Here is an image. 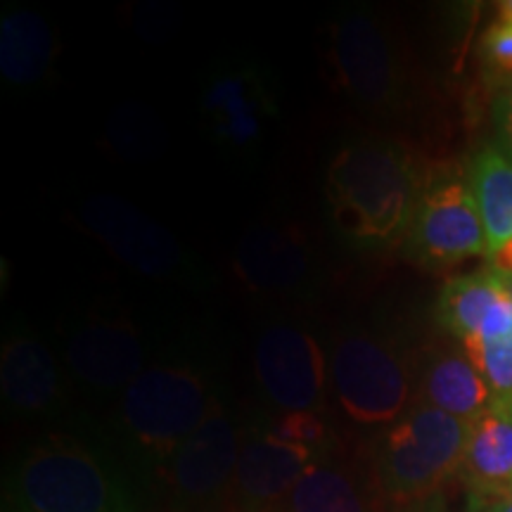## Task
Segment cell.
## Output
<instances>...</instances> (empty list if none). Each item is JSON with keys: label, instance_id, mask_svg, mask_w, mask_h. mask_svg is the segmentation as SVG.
<instances>
[{"label": "cell", "instance_id": "6da1fadb", "mask_svg": "<svg viewBox=\"0 0 512 512\" xmlns=\"http://www.w3.org/2000/svg\"><path fill=\"white\" fill-rule=\"evenodd\" d=\"M325 190L337 228L358 245L382 247L406 238L427 185L401 143L361 138L332 157Z\"/></svg>", "mask_w": 512, "mask_h": 512}, {"label": "cell", "instance_id": "7a4b0ae2", "mask_svg": "<svg viewBox=\"0 0 512 512\" xmlns=\"http://www.w3.org/2000/svg\"><path fill=\"white\" fill-rule=\"evenodd\" d=\"M219 401L207 370L192 361L147 366L114 403L112 441L143 482H157L178 446L190 437Z\"/></svg>", "mask_w": 512, "mask_h": 512}, {"label": "cell", "instance_id": "3957f363", "mask_svg": "<svg viewBox=\"0 0 512 512\" xmlns=\"http://www.w3.org/2000/svg\"><path fill=\"white\" fill-rule=\"evenodd\" d=\"M5 494L10 512H140L119 458L62 434L22 453Z\"/></svg>", "mask_w": 512, "mask_h": 512}, {"label": "cell", "instance_id": "277c9868", "mask_svg": "<svg viewBox=\"0 0 512 512\" xmlns=\"http://www.w3.org/2000/svg\"><path fill=\"white\" fill-rule=\"evenodd\" d=\"M467 437L470 422L413 403L375 446V486L382 501L403 510L441 494V486L460 475Z\"/></svg>", "mask_w": 512, "mask_h": 512}, {"label": "cell", "instance_id": "5b68a950", "mask_svg": "<svg viewBox=\"0 0 512 512\" xmlns=\"http://www.w3.org/2000/svg\"><path fill=\"white\" fill-rule=\"evenodd\" d=\"M330 384L347 418L363 430H387L413 406L418 373L399 339L354 328L332 347Z\"/></svg>", "mask_w": 512, "mask_h": 512}, {"label": "cell", "instance_id": "8992f818", "mask_svg": "<svg viewBox=\"0 0 512 512\" xmlns=\"http://www.w3.org/2000/svg\"><path fill=\"white\" fill-rule=\"evenodd\" d=\"M245 420L221 401L166 460L157 482L166 512H230Z\"/></svg>", "mask_w": 512, "mask_h": 512}, {"label": "cell", "instance_id": "52a82bcc", "mask_svg": "<svg viewBox=\"0 0 512 512\" xmlns=\"http://www.w3.org/2000/svg\"><path fill=\"white\" fill-rule=\"evenodd\" d=\"M254 377L266 406L283 413H325L330 389L328 358L302 325L273 323L254 347Z\"/></svg>", "mask_w": 512, "mask_h": 512}, {"label": "cell", "instance_id": "ba28073f", "mask_svg": "<svg viewBox=\"0 0 512 512\" xmlns=\"http://www.w3.org/2000/svg\"><path fill=\"white\" fill-rule=\"evenodd\" d=\"M62 358L67 377L81 392L119 399L147 368V344L124 313H86L69 328Z\"/></svg>", "mask_w": 512, "mask_h": 512}, {"label": "cell", "instance_id": "9c48e42d", "mask_svg": "<svg viewBox=\"0 0 512 512\" xmlns=\"http://www.w3.org/2000/svg\"><path fill=\"white\" fill-rule=\"evenodd\" d=\"M79 216L119 261L145 278L169 283L197 280L200 271L181 242L131 202L114 195H93L81 202Z\"/></svg>", "mask_w": 512, "mask_h": 512}, {"label": "cell", "instance_id": "30bf717a", "mask_svg": "<svg viewBox=\"0 0 512 512\" xmlns=\"http://www.w3.org/2000/svg\"><path fill=\"white\" fill-rule=\"evenodd\" d=\"M330 60L337 86L363 110L387 114L403 100V67L387 29L356 10L332 27Z\"/></svg>", "mask_w": 512, "mask_h": 512}, {"label": "cell", "instance_id": "8fae6325", "mask_svg": "<svg viewBox=\"0 0 512 512\" xmlns=\"http://www.w3.org/2000/svg\"><path fill=\"white\" fill-rule=\"evenodd\" d=\"M406 254L430 268H448L491 254L470 185L437 181L422 192L406 235Z\"/></svg>", "mask_w": 512, "mask_h": 512}, {"label": "cell", "instance_id": "7c38bea8", "mask_svg": "<svg viewBox=\"0 0 512 512\" xmlns=\"http://www.w3.org/2000/svg\"><path fill=\"white\" fill-rule=\"evenodd\" d=\"M320 458L323 453L275 437L268 415L247 418L230 512H283L294 486Z\"/></svg>", "mask_w": 512, "mask_h": 512}, {"label": "cell", "instance_id": "4fadbf2b", "mask_svg": "<svg viewBox=\"0 0 512 512\" xmlns=\"http://www.w3.org/2000/svg\"><path fill=\"white\" fill-rule=\"evenodd\" d=\"M233 271L247 290L261 297H299L313 290L316 254L292 223H259L242 235Z\"/></svg>", "mask_w": 512, "mask_h": 512}, {"label": "cell", "instance_id": "5bb4252c", "mask_svg": "<svg viewBox=\"0 0 512 512\" xmlns=\"http://www.w3.org/2000/svg\"><path fill=\"white\" fill-rule=\"evenodd\" d=\"M0 396L12 415L50 418L67 403V370L27 325H12L0 349Z\"/></svg>", "mask_w": 512, "mask_h": 512}, {"label": "cell", "instance_id": "9a60e30c", "mask_svg": "<svg viewBox=\"0 0 512 512\" xmlns=\"http://www.w3.org/2000/svg\"><path fill=\"white\" fill-rule=\"evenodd\" d=\"M437 318L441 328L460 344L491 342L512 332V299L501 273L486 271L451 278L439 294Z\"/></svg>", "mask_w": 512, "mask_h": 512}, {"label": "cell", "instance_id": "2e32d148", "mask_svg": "<svg viewBox=\"0 0 512 512\" xmlns=\"http://www.w3.org/2000/svg\"><path fill=\"white\" fill-rule=\"evenodd\" d=\"M204 112L223 145H254L271 119L273 105L266 83L249 67L221 72L209 83Z\"/></svg>", "mask_w": 512, "mask_h": 512}, {"label": "cell", "instance_id": "e0dca14e", "mask_svg": "<svg viewBox=\"0 0 512 512\" xmlns=\"http://www.w3.org/2000/svg\"><path fill=\"white\" fill-rule=\"evenodd\" d=\"M415 403L475 422L494 403V392L465 351L441 347L418 368Z\"/></svg>", "mask_w": 512, "mask_h": 512}, {"label": "cell", "instance_id": "ac0fdd59", "mask_svg": "<svg viewBox=\"0 0 512 512\" xmlns=\"http://www.w3.org/2000/svg\"><path fill=\"white\" fill-rule=\"evenodd\" d=\"M460 477L470 486V494H498L512 491V408L494 401L475 422Z\"/></svg>", "mask_w": 512, "mask_h": 512}, {"label": "cell", "instance_id": "d6986e66", "mask_svg": "<svg viewBox=\"0 0 512 512\" xmlns=\"http://www.w3.org/2000/svg\"><path fill=\"white\" fill-rule=\"evenodd\" d=\"M55 36L34 10H10L0 22V74L12 88H34L48 79Z\"/></svg>", "mask_w": 512, "mask_h": 512}, {"label": "cell", "instance_id": "ffe728a7", "mask_svg": "<svg viewBox=\"0 0 512 512\" xmlns=\"http://www.w3.org/2000/svg\"><path fill=\"white\" fill-rule=\"evenodd\" d=\"M283 512H380L368 486L361 484L351 467L330 456L306 470L287 498Z\"/></svg>", "mask_w": 512, "mask_h": 512}, {"label": "cell", "instance_id": "44dd1931", "mask_svg": "<svg viewBox=\"0 0 512 512\" xmlns=\"http://www.w3.org/2000/svg\"><path fill=\"white\" fill-rule=\"evenodd\" d=\"M470 190L494 254L512 240V162L498 150V145L484 147L472 159Z\"/></svg>", "mask_w": 512, "mask_h": 512}, {"label": "cell", "instance_id": "7402d4cb", "mask_svg": "<svg viewBox=\"0 0 512 512\" xmlns=\"http://www.w3.org/2000/svg\"><path fill=\"white\" fill-rule=\"evenodd\" d=\"M107 147L124 162H140L162 150V124L145 107H121L107 124Z\"/></svg>", "mask_w": 512, "mask_h": 512}, {"label": "cell", "instance_id": "603a6c76", "mask_svg": "<svg viewBox=\"0 0 512 512\" xmlns=\"http://www.w3.org/2000/svg\"><path fill=\"white\" fill-rule=\"evenodd\" d=\"M268 427L278 439L290 444L311 448V451L330 456L335 451V434L325 422L323 413H283L268 418Z\"/></svg>", "mask_w": 512, "mask_h": 512}, {"label": "cell", "instance_id": "cb8c5ba5", "mask_svg": "<svg viewBox=\"0 0 512 512\" xmlns=\"http://www.w3.org/2000/svg\"><path fill=\"white\" fill-rule=\"evenodd\" d=\"M482 60L491 79L512 86V22L496 19L482 36Z\"/></svg>", "mask_w": 512, "mask_h": 512}, {"label": "cell", "instance_id": "d4e9b609", "mask_svg": "<svg viewBox=\"0 0 512 512\" xmlns=\"http://www.w3.org/2000/svg\"><path fill=\"white\" fill-rule=\"evenodd\" d=\"M494 126L498 150L512 162V86L503 88L494 105Z\"/></svg>", "mask_w": 512, "mask_h": 512}, {"label": "cell", "instance_id": "484cf974", "mask_svg": "<svg viewBox=\"0 0 512 512\" xmlns=\"http://www.w3.org/2000/svg\"><path fill=\"white\" fill-rule=\"evenodd\" d=\"M467 512H512V491L498 494H470Z\"/></svg>", "mask_w": 512, "mask_h": 512}, {"label": "cell", "instance_id": "4316f807", "mask_svg": "<svg viewBox=\"0 0 512 512\" xmlns=\"http://www.w3.org/2000/svg\"><path fill=\"white\" fill-rule=\"evenodd\" d=\"M399 512H448V510H446L444 494H434L430 498H425V501L408 505V508H403Z\"/></svg>", "mask_w": 512, "mask_h": 512}, {"label": "cell", "instance_id": "83f0119b", "mask_svg": "<svg viewBox=\"0 0 512 512\" xmlns=\"http://www.w3.org/2000/svg\"><path fill=\"white\" fill-rule=\"evenodd\" d=\"M491 261H494V268L496 271H501L505 275H512V240L505 242L496 249L494 254H491Z\"/></svg>", "mask_w": 512, "mask_h": 512}, {"label": "cell", "instance_id": "f1b7e54d", "mask_svg": "<svg viewBox=\"0 0 512 512\" xmlns=\"http://www.w3.org/2000/svg\"><path fill=\"white\" fill-rule=\"evenodd\" d=\"M498 19H505V22H512V0H505V3H498Z\"/></svg>", "mask_w": 512, "mask_h": 512}, {"label": "cell", "instance_id": "f546056e", "mask_svg": "<svg viewBox=\"0 0 512 512\" xmlns=\"http://www.w3.org/2000/svg\"><path fill=\"white\" fill-rule=\"evenodd\" d=\"M498 273H501V271H498ZM501 278H503V283H505V290H508L510 299H512V275H505V273H501Z\"/></svg>", "mask_w": 512, "mask_h": 512}, {"label": "cell", "instance_id": "4dcf8cb0", "mask_svg": "<svg viewBox=\"0 0 512 512\" xmlns=\"http://www.w3.org/2000/svg\"><path fill=\"white\" fill-rule=\"evenodd\" d=\"M503 403H505V401H503ZM508 406H510V408H512V401H510V403H508Z\"/></svg>", "mask_w": 512, "mask_h": 512}, {"label": "cell", "instance_id": "1f68e13d", "mask_svg": "<svg viewBox=\"0 0 512 512\" xmlns=\"http://www.w3.org/2000/svg\"><path fill=\"white\" fill-rule=\"evenodd\" d=\"M3 512H10V510H8V508H5V510H3Z\"/></svg>", "mask_w": 512, "mask_h": 512}]
</instances>
